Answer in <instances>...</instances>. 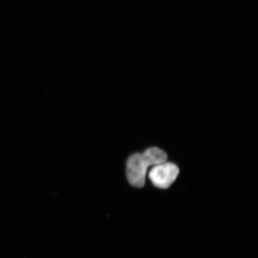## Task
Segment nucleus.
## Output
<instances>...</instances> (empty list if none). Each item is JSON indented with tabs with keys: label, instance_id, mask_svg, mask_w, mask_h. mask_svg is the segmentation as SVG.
<instances>
[{
	"label": "nucleus",
	"instance_id": "obj_1",
	"mask_svg": "<svg viewBox=\"0 0 258 258\" xmlns=\"http://www.w3.org/2000/svg\"><path fill=\"white\" fill-rule=\"evenodd\" d=\"M179 173V167L175 164L166 161L152 167L148 176L155 186L167 189L175 181Z\"/></svg>",
	"mask_w": 258,
	"mask_h": 258
},
{
	"label": "nucleus",
	"instance_id": "obj_2",
	"mask_svg": "<svg viewBox=\"0 0 258 258\" xmlns=\"http://www.w3.org/2000/svg\"><path fill=\"white\" fill-rule=\"evenodd\" d=\"M149 167L143 154L135 153L129 157L126 163V176L130 184L137 188L143 187Z\"/></svg>",
	"mask_w": 258,
	"mask_h": 258
},
{
	"label": "nucleus",
	"instance_id": "obj_3",
	"mask_svg": "<svg viewBox=\"0 0 258 258\" xmlns=\"http://www.w3.org/2000/svg\"><path fill=\"white\" fill-rule=\"evenodd\" d=\"M142 154H143L145 160L149 164L150 167H153L166 162L167 159L165 151L157 147L148 148Z\"/></svg>",
	"mask_w": 258,
	"mask_h": 258
}]
</instances>
